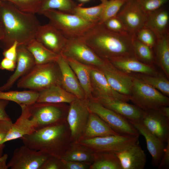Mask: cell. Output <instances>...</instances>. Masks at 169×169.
Wrapping results in <instances>:
<instances>
[{"instance_id": "obj_1", "label": "cell", "mask_w": 169, "mask_h": 169, "mask_svg": "<svg viewBox=\"0 0 169 169\" xmlns=\"http://www.w3.org/2000/svg\"><path fill=\"white\" fill-rule=\"evenodd\" d=\"M134 35L114 32L103 24L97 23L80 37L99 57L110 60L136 57L133 44Z\"/></svg>"}, {"instance_id": "obj_2", "label": "cell", "mask_w": 169, "mask_h": 169, "mask_svg": "<svg viewBox=\"0 0 169 169\" xmlns=\"http://www.w3.org/2000/svg\"><path fill=\"white\" fill-rule=\"evenodd\" d=\"M0 21L4 33V38L1 41L5 49L15 41L19 45H26L35 38L41 25L35 14L23 12L9 2L3 0L0 3Z\"/></svg>"}, {"instance_id": "obj_3", "label": "cell", "mask_w": 169, "mask_h": 169, "mask_svg": "<svg viewBox=\"0 0 169 169\" xmlns=\"http://www.w3.org/2000/svg\"><path fill=\"white\" fill-rule=\"evenodd\" d=\"M21 139L29 148L60 159L72 142L66 120L37 129Z\"/></svg>"}, {"instance_id": "obj_4", "label": "cell", "mask_w": 169, "mask_h": 169, "mask_svg": "<svg viewBox=\"0 0 169 169\" xmlns=\"http://www.w3.org/2000/svg\"><path fill=\"white\" fill-rule=\"evenodd\" d=\"M54 85L61 86V73L56 62L35 64L17 83L18 88L38 92Z\"/></svg>"}, {"instance_id": "obj_5", "label": "cell", "mask_w": 169, "mask_h": 169, "mask_svg": "<svg viewBox=\"0 0 169 169\" xmlns=\"http://www.w3.org/2000/svg\"><path fill=\"white\" fill-rule=\"evenodd\" d=\"M47 18L52 24L67 38L81 36L96 24L88 22L78 15L54 9L45 11L41 13Z\"/></svg>"}, {"instance_id": "obj_6", "label": "cell", "mask_w": 169, "mask_h": 169, "mask_svg": "<svg viewBox=\"0 0 169 169\" xmlns=\"http://www.w3.org/2000/svg\"><path fill=\"white\" fill-rule=\"evenodd\" d=\"M130 100L144 110L157 109L169 105L168 96L146 84L137 76H133Z\"/></svg>"}, {"instance_id": "obj_7", "label": "cell", "mask_w": 169, "mask_h": 169, "mask_svg": "<svg viewBox=\"0 0 169 169\" xmlns=\"http://www.w3.org/2000/svg\"><path fill=\"white\" fill-rule=\"evenodd\" d=\"M90 112L95 114L103 120L114 131L123 136H139L138 131L129 121L112 110L93 100H88Z\"/></svg>"}, {"instance_id": "obj_8", "label": "cell", "mask_w": 169, "mask_h": 169, "mask_svg": "<svg viewBox=\"0 0 169 169\" xmlns=\"http://www.w3.org/2000/svg\"><path fill=\"white\" fill-rule=\"evenodd\" d=\"M66 103L36 102L29 105L31 116L36 121L37 129L66 120Z\"/></svg>"}, {"instance_id": "obj_9", "label": "cell", "mask_w": 169, "mask_h": 169, "mask_svg": "<svg viewBox=\"0 0 169 169\" xmlns=\"http://www.w3.org/2000/svg\"><path fill=\"white\" fill-rule=\"evenodd\" d=\"M88 101V99L76 98L69 104L66 121L72 142L79 141L85 129L90 114Z\"/></svg>"}, {"instance_id": "obj_10", "label": "cell", "mask_w": 169, "mask_h": 169, "mask_svg": "<svg viewBox=\"0 0 169 169\" xmlns=\"http://www.w3.org/2000/svg\"><path fill=\"white\" fill-rule=\"evenodd\" d=\"M139 136L111 135L80 140L77 142L94 152H115L138 141Z\"/></svg>"}, {"instance_id": "obj_11", "label": "cell", "mask_w": 169, "mask_h": 169, "mask_svg": "<svg viewBox=\"0 0 169 169\" xmlns=\"http://www.w3.org/2000/svg\"><path fill=\"white\" fill-rule=\"evenodd\" d=\"M60 55L72 58L81 63L97 68L101 66L105 61L80 37L68 38Z\"/></svg>"}, {"instance_id": "obj_12", "label": "cell", "mask_w": 169, "mask_h": 169, "mask_svg": "<svg viewBox=\"0 0 169 169\" xmlns=\"http://www.w3.org/2000/svg\"><path fill=\"white\" fill-rule=\"evenodd\" d=\"M50 156L24 145L14 150L7 166L11 169H40Z\"/></svg>"}, {"instance_id": "obj_13", "label": "cell", "mask_w": 169, "mask_h": 169, "mask_svg": "<svg viewBox=\"0 0 169 169\" xmlns=\"http://www.w3.org/2000/svg\"><path fill=\"white\" fill-rule=\"evenodd\" d=\"M116 16L122 22L129 32L135 34L145 26L147 14L136 0H127Z\"/></svg>"}, {"instance_id": "obj_14", "label": "cell", "mask_w": 169, "mask_h": 169, "mask_svg": "<svg viewBox=\"0 0 169 169\" xmlns=\"http://www.w3.org/2000/svg\"><path fill=\"white\" fill-rule=\"evenodd\" d=\"M98 68L114 90L125 95H131L133 76L119 70L107 60H105L103 64Z\"/></svg>"}, {"instance_id": "obj_15", "label": "cell", "mask_w": 169, "mask_h": 169, "mask_svg": "<svg viewBox=\"0 0 169 169\" xmlns=\"http://www.w3.org/2000/svg\"><path fill=\"white\" fill-rule=\"evenodd\" d=\"M140 122L164 143L169 140V119L159 109L143 110Z\"/></svg>"}, {"instance_id": "obj_16", "label": "cell", "mask_w": 169, "mask_h": 169, "mask_svg": "<svg viewBox=\"0 0 169 169\" xmlns=\"http://www.w3.org/2000/svg\"><path fill=\"white\" fill-rule=\"evenodd\" d=\"M29 105H20L21 112L20 116L16 122L13 123L11 127L1 144L21 139L26 135L32 134L37 129L36 121L31 116Z\"/></svg>"}, {"instance_id": "obj_17", "label": "cell", "mask_w": 169, "mask_h": 169, "mask_svg": "<svg viewBox=\"0 0 169 169\" xmlns=\"http://www.w3.org/2000/svg\"><path fill=\"white\" fill-rule=\"evenodd\" d=\"M35 38L59 55L61 54L68 40L59 30L49 23L40 25Z\"/></svg>"}, {"instance_id": "obj_18", "label": "cell", "mask_w": 169, "mask_h": 169, "mask_svg": "<svg viewBox=\"0 0 169 169\" xmlns=\"http://www.w3.org/2000/svg\"><path fill=\"white\" fill-rule=\"evenodd\" d=\"M90 79L92 99L109 98L126 102L130 100V96L120 94L112 88L104 75L98 68L92 67Z\"/></svg>"}, {"instance_id": "obj_19", "label": "cell", "mask_w": 169, "mask_h": 169, "mask_svg": "<svg viewBox=\"0 0 169 169\" xmlns=\"http://www.w3.org/2000/svg\"><path fill=\"white\" fill-rule=\"evenodd\" d=\"M35 64L34 59L26 46L19 45L15 70L6 83L0 87V90L5 91L11 89L17 81L28 73Z\"/></svg>"}, {"instance_id": "obj_20", "label": "cell", "mask_w": 169, "mask_h": 169, "mask_svg": "<svg viewBox=\"0 0 169 169\" xmlns=\"http://www.w3.org/2000/svg\"><path fill=\"white\" fill-rule=\"evenodd\" d=\"M122 169H143L146 162V156L138 141L115 152Z\"/></svg>"}, {"instance_id": "obj_21", "label": "cell", "mask_w": 169, "mask_h": 169, "mask_svg": "<svg viewBox=\"0 0 169 169\" xmlns=\"http://www.w3.org/2000/svg\"><path fill=\"white\" fill-rule=\"evenodd\" d=\"M56 62L61 73L62 87L76 98L86 99L76 75L64 57L59 55Z\"/></svg>"}, {"instance_id": "obj_22", "label": "cell", "mask_w": 169, "mask_h": 169, "mask_svg": "<svg viewBox=\"0 0 169 169\" xmlns=\"http://www.w3.org/2000/svg\"><path fill=\"white\" fill-rule=\"evenodd\" d=\"M92 100L97 101L129 120L136 122H140L141 121L143 110L135 105L115 98H106Z\"/></svg>"}, {"instance_id": "obj_23", "label": "cell", "mask_w": 169, "mask_h": 169, "mask_svg": "<svg viewBox=\"0 0 169 169\" xmlns=\"http://www.w3.org/2000/svg\"><path fill=\"white\" fill-rule=\"evenodd\" d=\"M129 121L144 137L147 149L152 157V164L157 167L164 152L165 143L150 132L141 122Z\"/></svg>"}, {"instance_id": "obj_24", "label": "cell", "mask_w": 169, "mask_h": 169, "mask_svg": "<svg viewBox=\"0 0 169 169\" xmlns=\"http://www.w3.org/2000/svg\"><path fill=\"white\" fill-rule=\"evenodd\" d=\"M109 61L117 69L127 74L137 73L151 75L157 74L151 65L141 61L136 57H124Z\"/></svg>"}, {"instance_id": "obj_25", "label": "cell", "mask_w": 169, "mask_h": 169, "mask_svg": "<svg viewBox=\"0 0 169 169\" xmlns=\"http://www.w3.org/2000/svg\"><path fill=\"white\" fill-rule=\"evenodd\" d=\"M119 135L98 116L90 112L85 129L79 140Z\"/></svg>"}, {"instance_id": "obj_26", "label": "cell", "mask_w": 169, "mask_h": 169, "mask_svg": "<svg viewBox=\"0 0 169 169\" xmlns=\"http://www.w3.org/2000/svg\"><path fill=\"white\" fill-rule=\"evenodd\" d=\"M64 58L76 75L84 92L85 99L92 100L90 79V71L92 66L81 63L70 58Z\"/></svg>"}, {"instance_id": "obj_27", "label": "cell", "mask_w": 169, "mask_h": 169, "mask_svg": "<svg viewBox=\"0 0 169 169\" xmlns=\"http://www.w3.org/2000/svg\"><path fill=\"white\" fill-rule=\"evenodd\" d=\"M169 15L162 8L147 14L145 26L150 29L157 38L168 33Z\"/></svg>"}, {"instance_id": "obj_28", "label": "cell", "mask_w": 169, "mask_h": 169, "mask_svg": "<svg viewBox=\"0 0 169 169\" xmlns=\"http://www.w3.org/2000/svg\"><path fill=\"white\" fill-rule=\"evenodd\" d=\"M38 92V102L69 104L76 98L60 85H53Z\"/></svg>"}, {"instance_id": "obj_29", "label": "cell", "mask_w": 169, "mask_h": 169, "mask_svg": "<svg viewBox=\"0 0 169 169\" xmlns=\"http://www.w3.org/2000/svg\"><path fill=\"white\" fill-rule=\"evenodd\" d=\"M26 46L36 64L56 62L59 55L47 48L35 38L31 40Z\"/></svg>"}, {"instance_id": "obj_30", "label": "cell", "mask_w": 169, "mask_h": 169, "mask_svg": "<svg viewBox=\"0 0 169 169\" xmlns=\"http://www.w3.org/2000/svg\"><path fill=\"white\" fill-rule=\"evenodd\" d=\"M94 158V152L90 149L77 142H72L61 159L92 164Z\"/></svg>"}, {"instance_id": "obj_31", "label": "cell", "mask_w": 169, "mask_h": 169, "mask_svg": "<svg viewBox=\"0 0 169 169\" xmlns=\"http://www.w3.org/2000/svg\"><path fill=\"white\" fill-rule=\"evenodd\" d=\"M157 61L168 79L169 78V32L157 38L153 47Z\"/></svg>"}, {"instance_id": "obj_32", "label": "cell", "mask_w": 169, "mask_h": 169, "mask_svg": "<svg viewBox=\"0 0 169 169\" xmlns=\"http://www.w3.org/2000/svg\"><path fill=\"white\" fill-rule=\"evenodd\" d=\"M38 95V92L30 90L8 91L0 90V99L13 101L19 105H30L36 102Z\"/></svg>"}, {"instance_id": "obj_33", "label": "cell", "mask_w": 169, "mask_h": 169, "mask_svg": "<svg viewBox=\"0 0 169 169\" xmlns=\"http://www.w3.org/2000/svg\"><path fill=\"white\" fill-rule=\"evenodd\" d=\"M90 169H122L119 159L115 152L94 153L93 162Z\"/></svg>"}, {"instance_id": "obj_34", "label": "cell", "mask_w": 169, "mask_h": 169, "mask_svg": "<svg viewBox=\"0 0 169 169\" xmlns=\"http://www.w3.org/2000/svg\"><path fill=\"white\" fill-rule=\"evenodd\" d=\"M100 3L96 6L84 7L77 5L74 14L80 17L84 20L94 24L98 23L100 20L105 7L106 0H100Z\"/></svg>"}, {"instance_id": "obj_35", "label": "cell", "mask_w": 169, "mask_h": 169, "mask_svg": "<svg viewBox=\"0 0 169 169\" xmlns=\"http://www.w3.org/2000/svg\"><path fill=\"white\" fill-rule=\"evenodd\" d=\"M77 5L73 0H41L38 14L49 9L74 14Z\"/></svg>"}, {"instance_id": "obj_36", "label": "cell", "mask_w": 169, "mask_h": 169, "mask_svg": "<svg viewBox=\"0 0 169 169\" xmlns=\"http://www.w3.org/2000/svg\"><path fill=\"white\" fill-rule=\"evenodd\" d=\"M138 77L165 95H169V81L166 77L161 75L141 74Z\"/></svg>"}, {"instance_id": "obj_37", "label": "cell", "mask_w": 169, "mask_h": 169, "mask_svg": "<svg viewBox=\"0 0 169 169\" xmlns=\"http://www.w3.org/2000/svg\"><path fill=\"white\" fill-rule=\"evenodd\" d=\"M133 44L136 58L141 61L151 65L154 62L152 49L138 40L135 34L133 39Z\"/></svg>"}, {"instance_id": "obj_38", "label": "cell", "mask_w": 169, "mask_h": 169, "mask_svg": "<svg viewBox=\"0 0 169 169\" xmlns=\"http://www.w3.org/2000/svg\"><path fill=\"white\" fill-rule=\"evenodd\" d=\"M127 0H106L100 20L102 24L106 20L116 16Z\"/></svg>"}, {"instance_id": "obj_39", "label": "cell", "mask_w": 169, "mask_h": 169, "mask_svg": "<svg viewBox=\"0 0 169 169\" xmlns=\"http://www.w3.org/2000/svg\"><path fill=\"white\" fill-rule=\"evenodd\" d=\"M11 3L19 10L28 13H38L41 0H2Z\"/></svg>"}, {"instance_id": "obj_40", "label": "cell", "mask_w": 169, "mask_h": 169, "mask_svg": "<svg viewBox=\"0 0 169 169\" xmlns=\"http://www.w3.org/2000/svg\"><path fill=\"white\" fill-rule=\"evenodd\" d=\"M135 35L138 40L151 49L156 42L157 38L154 33L145 26L137 31Z\"/></svg>"}, {"instance_id": "obj_41", "label": "cell", "mask_w": 169, "mask_h": 169, "mask_svg": "<svg viewBox=\"0 0 169 169\" xmlns=\"http://www.w3.org/2000/svg\"><path fill=\"white\" fill-rule=\"evenodd\" d=\"M143 10L148 14L162 7L169 0H136Z\"/></svg>"}, {"instance_id": "obj_42", "label": "cell", "mask_w": 169, "mask_h": 169, "mask_svg": "<svg viewBox=\"0 0 169 169\" xmlns=\"http://www.w3.org/2000/svg\"><path fill=\"white\" fill-rule=\"evenodd\" d=\"M102 24L108 29L114 32L131 33L128 32L121 20L116 16L108 19Z\"/></svg>"}, {"instance_id": "obj_43", "label": "cell", "mask_w": 169, "mask_h": 169, "mask_svg": "<svg viewBox=\"0 0 169 169\" xmlns=\"http://www.w3.org/2000/svg\"><path fill=\"white\" fill-rule=\"evenodd\" d=\"M13 123L11 119L0 120V157L3 155L5 146L4 143L2 144L1 142L5 137Z\"/></svg>"}, {"instance_id": "obj_44", "label": "cell", "mask_w": 169, "mask_h": 169, "mask_svg": "<svg viewBox=\"0 0 169 169\" xmlns=\"http://www.w3.org/2000/svg\"><path fill=\"white\" fill-rule=\"evenodd\" d=\"M40 169H64V168L61 159L50 156Z\"/></svg>"}, {"instance_id": "obj_45", "label": "cell", "mask_w": 169, "mask_h": 169, "mask_svg": "<svg viewBox=\"0 0 169 169\" xmlns=\"http://www.w3.org/2000/svg\"><path fill=\"white\" fill-rule=\"evenodd\" d=\"M64 169H90L91 164L89 163L65 161L62 159Z\"/></svg>"}, {"instance_id": "obj_46", "label": "cell", "mask_w": 169, "mask_h": 169, "mask_svg": "<svg viewBox=\"0 0 169 169\" xmlns=\"http://www.w3.org/2000/svg\"><path fill=\"white\" fill-rule=\"evenodd\" d=\"M18 45V43L15 41L9 47L4 49L3 52L4 57L16 62Z\"/></svg>"}, {"instance_id": "obj_47", "label": "cell", "mask_w": 169, "mask_h": 169, "mask_svg": "<svg viewBox=\"0 0 169 169\" xmlns=\"http://www.w3.org/2000/svg\"><path fill=\"white\" fill-rule=\"evenodd\" d=\"M157 167L159 169L169 168V140L166 143L163 155Z\"/></svg>"}, {"instance_id": "obj_48", "label": "cell", "mask_w": 169, "mask_h": 169, "mask_svg": "<svg viewBox=\"0 0 169 169\" xmlns=\"http://www.w3.org/2000/svg\"><path fill=\"white\" fill-rule=\"evenodd\" d=\"M16 66V62L4 57L0 63V69L13 71Z\"/></svg>"}, {"instance_id": "obj_49", "label": "cell", "mask_w": 169, "mask_h": 169, "mask_svg": "<svg viewBox=\"0 0 169 169\" xmlns=\"http://www.w3.org/2000/svg\"><path fill=\"white\" fill-rule=\"evenodd\" d=\"M9 101L0 99V120L11 119L5 110L8 104Z\"/></svg>"}, {"instance_id": "obj_50", "label": "cell", "mask_w": 169, "mask_h": 169, "mask_svg": "<svg viewBox=\"0 0 169 169\" xmlns=\"http://www.w3.org/2000/svg\"><path fill=\"white\" fill-rule=\"evenodd\" d=\"M8 156L5 154L0 157V169H7L8 167L7 163Z\"/></svg>"}, {"instance_id": "obj_51", "label": "cell", "mask_w": 169, "mask_h": 169, "mask_svg": "<svg viewBox=\"0 0 169 169\" xmlns=\"http://www.w3.org/2000/svg\"><path fill=\"white\" fill-rule=\"evenodd\" d=\"M159 109L163 115L169 119V107L168 106H163Z\"/></svg>"}, {"instance_id": "obj_52", "label": "cell", "mask_w": 169, "mask_h": 169, "mask_svg": "<svg viewBox=\"0 0 169 169\" xmlns=\"http://www.w3.org/2000/svg\"><path fill=\"white\" fill-rule=\"evenodd\" d=\"M4 37V28L3 24L0 21V40L2 41Z\"/></svg>"}, {"instance_id": "obj_53", "label": "cell", "mask_w": 169, "mask_h": 169, "mask_svg": "<svg viewBox=\"0 0 169 169\" xmlns=\"http://www.w3.org/2000/svg\"><path fill=\"white\" fill-rule=\"evenodd\" d=\"M82 3H85L88 2L91 0H78Z\"/></svg>"}, {"instance_id": "obj_54", "label": "cell", "mask_w": 169, "mask_h": 169, "mask_svg": "<svg viewBox=\"0 0 169 169\" xmlns=\"http://www.w3.org/2000/svg\"><path fill=\"white\" fill-rule=\"evenodd\" d=\"M2 2V0H0V3H1Z\"/></svg>"}]
</instances>
